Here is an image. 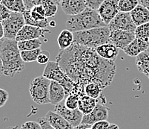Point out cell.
Here are the masks:
<instances>
[{"instance_id":"obj_1","label":"cell","mask_w":149,"mask_h":129,"mask_svg":"<svg viewBox=\"0 0 149 129\" xmlns=\"http://www.w3.org/2000/svg\"><path fill=\"white\" fill-rule=\"evenodd\" d=\"M56 61L69 78L84 90L91 82L100 85L102 90L105 89L111 84L116 74L114 61L102 58L93 49L76 43L66 49L60 50Z\"/></svg>"},{"instance_id":"obj_2","label":"cell","mask_w":149,"mask_h":129,"mask_svg":"<svg viewBox=\"0 0 149 129\" xmlns=\"http://www.w3.org/2000/svg\"><path fill=\"white\" fill-rule=\"evenodd\" d=\"M0 59L2 62L1 73L5 76L14 77L22 71L25 62L16 40L4 38L0 40Z\"/></svg>"},{"instance_id":"obj_3","label":"cell","mask_w":149,"mask_h":129,"mask_svg":"<svg viewBox=\"0 0 149 129\" xmlns=\"http://www.w3.org/2000/svg\"><path fill=\"white\" fill-rule=\"evenodd\" d=\"M66 28L72 32L107 26L98 11L87 8L79 14L69 16L65 23Z\"/></svg>"},{"instance_id":"obj_4","label":"cell","mask_w":149,"mask_h":129,"mask_svg":"<svg viewBox=\"0 0 149 129\" xmlns=\"http://www.w3.org/2000/svg\"><path fill=\"white\" fill-rule=\"evenodd\" d=\"M110 35L111 31L108 25L80 32H74V43L96 49L101 45L111 43Z\"/></svg>"},{"instance_id":"obj_5","label":"cell","mask_w":149,"mask_h":129,"mask_svg":"<svg viewBox=\"0 0 149 129\" xmlns=\"http://www.w3.org/2000/svg\"><path fill=\"white\" fill-rule=\"evenodd\" d=\"M48 79L60 84L66 93V97L72 93L76 84L69 78V76L62 70V68L56 61H49L46 64L43 75Z\"/></svg>"},{"instance_id":"obj_6","label":"cell","mask_w":149,"mask_h":129,"mask_svg":"<svg viewBox=\"0 0 149 129\" xmlns=\"http://www.w3.org/2000/svg\"><path fill=\"white\" fill-rule=\"evenodd\" d=\"M51 80L44 75L35 78L29 86V92L32 99L39 104H51L49 97Z\"/></svg>"},{"instance_id":"obj_7","label":"cell","mask_w":149,"mask_h":129,"mask_svg":"<svg viewBox=\"0 0 149 129\" xmlns=\"http://www.w3.org/2000/svg\"><path fill=\"white\" fill-rule=\"evenodd\" d=\"M5 32V37L16 40L19 32L25 25V21L22 13L12 12L11 16L7 20L1 22Z\"/></svg>"},{"instance_id":"obj_8","label":"cell","mask_w":149,"mask_h":129,"mask_svg":"<svg viewBox=\"0 0 149 129\" xmlns=\"http://www.w3.org/2000/svg\"><path fill=\"white\" fill-rule=\"evenodd\" d=\"M97 99V104L95 108L89 114L84 115L82 124L93 125L100 121L107 120L108 118L109 109L105 105L106 100L103 96H100Z\"/></svg>"},{"instance_id":"obj_9","label":"cell","mask_w":149,"mask_h":129,"mask_svg":"<svg viewBox=\"0 0 149 129\" xmlns=\"http://www.w3.org/2000/svg\"><path fill=\"white\" fill-rule=\"evenodd\" d=\"M108 26L111 32L116 30L135 31L136 28V25L131 16V13L126 12H119Z\"/></svg>"},{"instance_id":"obj_10","label":"cell","mask_w":149,"mask_h":129,"mask_svg":"<svg viewBox=\"0 0 149 129\" xmlns=\"http://www.w3.org/2000/svg\"><path fill=\"white\" fill-rule=\"evenodd\" d=\"M54 111L62 116V117H64L66 120L68 121L74 127L82 124V118L84 116L83 113L79 111V108L74 110L68 108L65 105V102L55 105Z\"/></svg>"},{"instance_id":"obj_11","label":"cell","mask_w":149,"mask_h":129,"mask_svg":"<svg viewBox=\"0 0 149 129\" xmlns=\"http://www.w3.org/2000/svg\"><path fill=\"white\" fill-rule=\"evenodd\" d=\"M136 37L135 31L116 30L111 32V43L120 49L124 50Z\"/></svg>"},{"instance_id":"obj_12","label":"cell","mask_w":149,"mask_h":129,"mask_svg":"<svg viewBox=\"0 0 149 129\" xmlns=\"http://www.w3.org/2000/svg\"><path fill=\"white\" fill-rule=\"evenodd\" d=\"M118 3L119 0H105L97 10L101 18L107 25H108L120 12Z\"/></svg>"},{"instance_id":"obj_13","label":"cell","mask_w":149,"mask_h":129,"mask_svg":"<svg viewBox=\"0 0 149 129\" xmlns=\"http://www.w3.org/2000/svg\"><path fill=\"white\" fill-rule=\"evenodd\" d=\"M47 32L51 33V31L46 28H39V27L25 24L19 32L16 37V40L19 42L22 40L39 39L40 37H43Z\"/></svg>"},{"instance_id":"obj_14","label":"cell","mask_w":149,"mask_h":129,"mask_svg":"<svg viewBox=\"0 0 149 129\" xmlns=\"http://www.w3.org/2000/svg\"><path fill=\"white\" fill-rule=\"evenodd\" d=\"M59 5L68 16L79 14L88 8L86 0H62Z\"/></svg>"},{"instance_id":"obj_15","label":"cell","mask_w":149,"mask_h":129,"mask_svg":"<svg viewBox=\"0 0 149 129\" xmlns=\"http://www.w3.org/2000/svg\"><path fill=\"white\" fill-rule=\"evenodd\" d=\"M23 16L25 18V24L33 26L39 27L42 28H46L50 26V22L48 18L42 16L39 13L33 10H25L23 12Z\"/></svg>"},{"instance_id":"obj_16","label":"cell","mask_w":149,"mask_h":129,"mask_svg":"<svg viewBox=\"0 0 149 129\" xmlns=\"http://www.w3.org/2000/svg\"><path fill=\"white\" fill-rule=\"evenodd\" d=\"M149 48V39L136 37L135 39L123 51L127 55L137 57L143 51Z\"/></svg>"},{"instance_id":"obj_17","label":"cell","mask_w":149,"mask_h":129,"mask_svg":"<svg viewBox=\"0 0 149 129\" xmlns=\"http://www.w3.org/2000/svg\"><path fill=\"white\" fill-rule=\"evenodd\" d=\"M45 119L54 129H73L74 126L55 111H48Z\"/></svg>"},{"instance_id":"obj_18","label":"cell","mask_w":149,"mask_h":129,"mask_svg":"<svg viewBox=\"0 0 149 129\" xmlns=\"http://www.w3.org/2000/svg\"><path fill=\"white\" fill-rule=\"evenodd\" d=\"M49 97L51 104H54V105H56L64 102L66 98V93L64 87L56 81H51Z\"/></svg>"},{"instance_id":"obj_19","label":"cell","mask_w":149,"mask_h":129,"mask_svg":"<svg viewBox=\"0 0 149 129\" xmlns=\"http://www.w3.org/2000/svg\"><path fill=\"white\" fill-rule=\"evenodd\" d=\"M95 50L97 54L102 58L113 61H115V60L119 55V49L111 43L101 45Z\"/></svg>"},{"instance_id":"obj_20","label":"cell","mask_w":149,"mask_h":129,"mask_svg":"<svg viewBox=\"0 0 149 129\" xmlns=\"http://www.w3.org/2000/svg\"><path fill=\"white\" fill-rule=\"evenodd\" d=\"M131 16L136 26L149 22V10L142 5H138L131 12Z\"/></svg>"},{"instance_id":"obj_21","label":"cell","mask_w":149,"mask_h":129,"mask_svg":"<svg viewBox=\"0 0 149 129\" xmlns=\"http://www.w3.org/2000/svg\"><path fill=\"white\" fill-rule=\"evenodd\" d=\"M97 104V99H93V98L90 97L87 95H85V96L79 97L78 108L84 115H87L93 111Z\"/></svg>"},{"instance_id":"obj_22","label":"cell","mask_w":149,"mask_h":129,"mask_svg":"<svg viewBox=\"0 0 149 129\" xmlns=\"http://www.w3.org/2000/svg\"><path fill=\"white\" fill-rule=\"evenodd\" d=\"M136 65L138 70L149 78V48L136 57Z\"/></svg>"},{"instance_id":"obj_23","label":"cell","mask_w":149,"mask_h":129,"mask_svg":"<svg viewBox=\"0 0 149 129\" xmlns=\"http://www.w3.org/2000/svg\"><path fill=\"white\" fill-rule=\"evenodd\" d=\"M58 45L61 50L69 48L74 42V32L68 29L62 30L57 38Z\"/></svg>"},{"instance_id":"obj_24","label":"cell","mask_w":149,"mask_h":129,"mask_svg":"<svg viewBox=\"0 0 149 129\" xmlns=\"http://www.w3.org/2000/svg\"><path fill=\"white\" fill-rule=\"evenodd\" d=\"M1 4L7 7L12 12L23 13L27 10L24 0H2Z\"/></svg>"},{"instance_id":"obj_25","label":"cell","mask_w":149,"mask_h":129,"mask_svg":"<svg viewBox=\"0 0 149 129\" xmlns=\"http://www.w3.org/2000/svg\"><path fill=\"white\" fill-rule=\"evenodd\" d=\"M18 47L20 51L37 49H40V47H42V41L40 39L22 40L18 42Z\"/></svg>"},{"instance_id":"obj_26","label":"cell","mask_w":149,"mask_h":129,"mask_svg":"<svg viewBox=\"0 0 149 129\" xmlns=\"http://www.w3.org/2000/svg\"><path fill=\"white\" fill-rule=\"evenodd\" d=\"M45 10L46 18H50L55 16L58 11V4L54 0H42V4Z\"/></svg>"},{"instance_id":"obj_27","label":"cell","mask_w":149,"mask_h":129,"mask_svg":"<svg viewBox=\"0 0 149 129\" xmlns=\"http://www.w3.org/2000/svg\"><path fill=\"white\" fill-rule=\"evenodd\" d=\"M139 5V0H119L118 8L120 12L131 13Z\"/></svg>"},{"instance_id":"obj_28","label":"cell","mask_w":149,"mask_h":129,"mask_svg":"<svg viewBox=\"0 0 149 129\" xmlns=\"http://www.w3.org/2000/svg\"><path fill=\"white\" fill-rule=\"evenodd\" d=\"M85 94L93 99H98L101 96L102 88L96 83H89L85 88Z\"/></svg>"},{"instance_id":"obj_29","label":"cell","mask_w":149,"mask_h":129,"mask_svg":"<svg viewBox=\"0 0 149 129\" xmlns=\"http://www.w3.org/2000/svg\"><path fill=\"white\" fill-rule=\"evenodd\" d=\"M42 50L40 49L33 50H27V51H21V56L23 61L29 63L37 61V58L40 55Z\"/></svg>"},{"instance_id":"obj_30","label":"cell","mask_w":149,"mask_h":129,"mask_svg":"<svg viewBox=\"0 0 149 129\" xmlns=\"http://www.w3.org/2000/svg\"><path fill=\"white\" fill-rule=\"evenodd\" d=\"M79 96L75 94H69L65 99V105L68 108L71 110H74L78 108L79 104Z\"/></svg>"},{"instance_id":"obj_31","label":"cell","mask_w":149,"mask_h":129,"mask_svg":"<svg viewBox=\"0 0 149 129\" xmlns=\"http://www.w3.org/2000/svg\"><path fill=\"white\" fill-rule=\"evenodd\" d=\"M135 35H136V37L149 39V22L147 23L136 26V30H135Z\"/></svg>"},{"instance_id":"obj_32","label":"cell","mask_w":149,"mask_h":129,"mask_svg":"<svg viewBox=\"0 0 149 129\" xmlns=\"http://www.w3.org/2000/svg\"><path fill=\"white\" fill-rule=\"evenodd\" d=\"M50 53L46 50H42L36 61L40 64H47L49 62Z\"/></svg>"},{"instance_id":"obj_33","label":"cell","mask_w":149,"mask_h":129,"mask_svg":"<svg viewBox=\"0 0 149 129\" xmlns=\"http://www.w3.org/2000/svg\"><path fill=\"white\" fill-rule=\"evenodd\" d=\"M21 129H42L39 122L36 121H28L22 125Z\"/></svg>"},{"instance_id":"obj_34","label":"cell","mask_w":149,"mask_h":129,"mask_svg":"<svg viewBox=\"0 0 149 129\" xmlns=\"http://www.w3.org/2000/svg\"><path fill=\"white\" fill-rule=\"evenodd\" d=\"M12 11L9 10L7 7L1 4L0 5V21L2 22L3 20L8 19L11 16Z\"/></svg>"},{"instance_id":"obj_35","label":"cell","mask_w":149,"mask_h":129,"mask_svg":"<svg viewBox=\"0 0 149 129\" xmlns=\"http://www.w3.org/2000/svg\"><path fill=\"white\" fill-rule=\"evenodd\" d=\"M105 0H86L87 7L93 10L97 11Z\"/></svg>"},{"instance_id":"obj_36","label":"cell","mask_w":149,"mask_h":129,"mask_svg":"<svg viewBox=\"0 0 149 129\" xmlns=\"http://www.w3.org/2000/svg\"><path fill=\"white\" fill-rule=\"evenodd\" d=\"M54 2H56L58 5H59V2H58V0H54ZM25 5L26 6L27 10H31L33 7L38 5H41L42 0H24Z\"/></svg>"},{"instance_id":"obj_37","label":"cell","mask_w":149,"mask_h":129,"mask_svg":"<svg viewBox=\"0 0 149 129\" xmlns=\"http://www.w3.org/2000/svg\"><path fill=\"white\" fill-rule=\"evenodd\" d=\"M110 124L111 123H108L107 120L100 121V122H97V123L92 125L91 129H108Z\"/></svg>"},{"instance_id":"obj_38","label":"cell","mask_w":149,"mask_h":129,"mask_svg":"<svg viewBox=\"0 0 149 129\" xmlns=\"http://www.w3.org/2000/svg\"><path fill=\"white\" fill-rule=\"evenodd\" d=\"M8 97L9 95L7 91L3 89L0 90V107H3L5 104H6L8 100Z\"/></svg>"},{"instance_id":"obj_39","label":"cell","mask_w":149,"mask_h":129,"mask_svg":"<svg viewBox=\"0 0 149 129\" xmlns=\"http://www.w3.org/2000/svg\"><path fill=\"white\" fill-rule=\"evenodd\" d=\"M38 122L40 123L42 129H54V128L50 125V123H48V121H47L45 117L39 118V119H38Z\"/></svg>"},{"instance_id":"obj_40","label":"cell","mask_w":149,"mask_h":129,"mask_svg":"<svg viewBox=\"0 0 149 129\" xmlns=\"http://www.w3.org/2000/svg\"><path fill=\"white\" fill-rule=\"evenodd\" d=\"M32 10L36 11L37 13H39L40 14H41L42 16H44V17H45V10L44 7H43L42 5H36V6H34L33 8H32Z\"/></svg>"},{"instance_id":"obj_41","label":"cell","mask_w":149,"mask_h":129,"mask_svg":"<svg viewBox=\"0 0 149 129\" xmlns=\"http://www.w3.org/2000/svg\"><path fill=\"white\" fill-rule=\"evenodd\" d=\"M92 125H88V124H80L79 125H77L74 127L73 129H85L88 128H91Z\"/></svg>"},{"instance_id":"obj_42","label":"cell","mask_w":149,"mask_h":129,"mask_svg":"<svg viewBox=\"0 0 149 129\" xmlns=\"http://www.w3.org/2000/svg\"><path fill=\"white\" fill-rule=\"evenodd\" d=\"M139 3L149 10V0H139Z\"/></svg>"},{"instance_id":"obj_43","label":"cell","mask_w":149,"mask_h":129,"mask_svg":"<svg viewBox=\"0 0 149 129\" xmlns=\"http://www.w3.org/2000/svg\"><path fill=\"white\" fill-rule=\"evenodd\" d=\"M108 129H120V128H119V126L116 124H110Z\"/></svg>"},{"instance_id":"obj_44","label":"cell","mask_w":149,"mask_h":129,"mask_svg":"<svg viewBox=\"0 0 149 129\" xmlns=\"http://www.w3.org/2000/svg\"><path fill=\"white\" fill-rule=\"evenodd\" d=\"M50 26H51V27L56 26V22H55V21H51V22H50Z\"/></svg>"},{"instance_id":"obj_45","label":"cell","mask_w":149,"mask_h":129,"mask_svg":"<svg viewBox=\"0 0 149 129\" xmlns=\"http://www.w3.org/2000/svg\"><path fill=\"white\" fill-rule=\"evenodd\" d=\"M5 129H21V128L19 127L18 125H16L14 127H9L8 128H5Z\"/></svg>"},{"instance_id":"obj_46","label":"cell","mask_w":149,"mask_h":129,"mask_svg":"<svg viewBox=\"0 0 149 129\" xmlns=\"http://www.w3.org/2000/svg\"><path fill=\"white\" fill-rule=\"evenodd\" d=\"M61 1H62V0H58V2H59V3H60V2H61Z\"/></svg>"},{"instance_id":"obj_47","label":"cell","mask_w":149,"mask_h":129,"mask_svg":"<svg viewBox=\"0 0 149 129\" xmlns=\"http://www.w3.org/2000/svg\"><path fill=\"white\" fill-rule=\"evenodd\" d=\"M85 129H91V128H85Z\"/></svg>"}]
</instances>
